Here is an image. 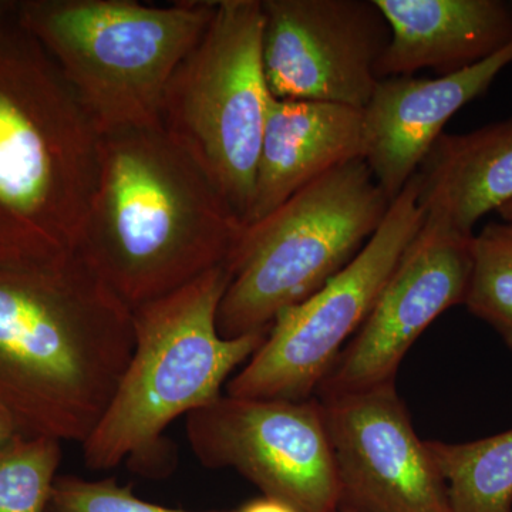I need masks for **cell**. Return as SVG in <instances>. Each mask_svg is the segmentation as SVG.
Here are the masks:
<instances>
[{"instance_id": "cell-2", "label": "cell", "mask_w": 512, "mask_h": 512, "mask_svg": "<svg viewBox=\"0 0 512 512\" xmlns=\"http://www.w3.org/2000/svg\"><path fill=\"white\" fill-rule=\"evenodd\" d=\"M133 348L131 309L79 255L0 266V406L22 436L83 444Z\"/></svg>"}, {"instance_id": "cell-17", "label": "cell", "mask_w": 512, "mask_h": 512, "mask_svg": "<svg viewBox=\"0 0 512 512\" xmlns=\"http://www.w3.org/2000/svg\"><path fill=\"white\" fill-rule=\"evenodd\" d=\"M426 444L453 512H512V429L468 443Z\"/></svg>"}, {"instance_id": "cell-14", "label": "cell", "mask_w": 512, "mask_h": 512, "mask_svg": "<svg viewBox=\"0 0 512 512\" xmlns=\"http://www.w3.org/2000/svg\"><path fill=\"white\" fill-rule=\"evenodd\" d=\"M390 29L379 80L433 70L447 76L483 62L512 42V2L375 0Z\"/></svg>"}, {"instance_id": "cell-3", "label": "cell", "mask_w": 512, "mask_h": 512, "mask_svg": "<svg viewBox=\"0 0 512 512\" xmlns=\"http://www.w3.org/2000/svg\"><path fill=\"white\" fill-rule=\"evenodd\" d=\"M100 133L59 67L0 0V266L76 254L99 174Z\"/></svg>"}, {"instance_id": "cell-18", "label": "cell", "mask_w": 512, "mask_h": 512, "mask_svg": "<svg viewBox=\"0 0 512 512\" xmlns=\"http://www.w3.org/2000/svg\"><path fill=\"white\" fill-rule=\"evenodd\" d=\"M464 305L512 350V222H490L474 234Z\"/></svg>"}, {"instance_id": "cell-4", "label": "cell", "mask_w": 512, "mask_h": 512, "mask_svg": "<svg viewBox=\"0 0 512 512\" xmlns=\"http://www.w3.org/2000/svg\"><path fill=\"white\" fill-rule=\"evenodd\" d=\"M231 274L227 265L133 309L134 348L106 412L84 441V464L111 470L124 460L141 476L170 470L164 431L222 396L239 366L261 348L268 329L222 338L217 316Z\"/></svg>"}, {"instance_id": "cell-5", "label": "cell", "mask_w": 512, "mask_h": 512, "mask_svg": "<svg viewBox=\"0 0 512 512\" xmlns=\"http://www.w3.org/2000/svg\"><path fill=\"white\" fill-rule=\"evenodd\" d=\"M217 2L19 0L23 28L52 57L101 134L161 124L164 96Z\"/></svg>"}, {"instance_id": "cell-20", "label": "cell", "mask_w": 512, "mask_h": 512, "mask_svg": "<svg viewBox=\"0 0 512 512\" xmlns=\"http://www.w3.org/2000/svg\"><path fill=\"white\" fill-rule=\"evenodd\" d=\"M47 512H232L184 511L148 503L133 493L131 485L116 478L84 480L76 476H57Z\"/></svg>"}, {"instance_id": "cell-10", "label": "cell", "mask_w": 512, "mask_h": 512, "mask_svg": "<svg viewBox=\"0 0 512 512\" xmlns=\"http://www.w3.org/2000/svg\"><path fill=\"white\" fill-rule=\"evenodd\" d=\"M262 60L275 99L363 110L390 29L375 0H261Z\"/></svg>"}, {"instance_id": "cell-9", "label": "cell", "mask_w": 512, "mask_h": 512, "mask_svg": "<svg viewBox=\"0 0 512 512\" xmlns=\"http://www.w3.org/2000/svg\"><path fill=\"white\" fill-rule=\"evenodd\" d=\"M185 431L202 466L234 468L299 512H338V474L319 399L222 394L188 414Z\"/></svg>"}, {"instance_id": "cell-19", "label": "cell", "mask_w": 512, "mask_h": 512, "mask_svg": "<svg viewBox=\"0 0 512 512\" xmlns=\"http://www.w3.org/2000/svg\"><path fill=\"white\" fill-rule=\"evenodd\" d=\"M62 461V441L16 437L0 451V512H47Z\"/></svg>"}, {"instance_id": "cell-8", "label": "cell", "mask_w": 512, "mask_h": 512, "mask_svg": "<svg viewBox=\"0 0 512 512\" xmlns=\"http://www.w3.org/2000/svg\"><path fill=\"white\" fill-rule=\"evenodd\" d=\"M424 218L414 174L352 262L311 296L276 315L261 348L229 380L228 396L311 399L369 316Z\"/></svg>"}, {"instance_id": "cell-12", "label": "cell", "mask_w": 512, "mask_h": 512, "mask_svg": "<svg viewBox=\"0 0 512 512\" xmlns=\"http://www.w3.org/2000/svg\"><path fill=\"white\" fill-rule=\"evenodd\" d=\"M339 483L353 512H453L446 481L397 393L396 382L319 397Z\"/></svg>"}, {"instance_id": "cell-13", "label": "cell", "mask_w": 512, "mask_h": 512, "mask_svg": "<svg viewBox=\"0 0 512 512\" xmlns=\"http://www.w3.org/2000/svg\"><path fill=\"white\" fill-rule=\"evenodd\" d=\"M512 64V42L447 76L379 80L363 114V160L394 201L417 173L454 114L483 96Z\"/></svg>"}, {"instance_id": "cell-23", "label": "cell", "mask_w": 512, "mask_h": 512, "mask_svg": "<svg viewBox=\"0 0 512 512\" xmlns=\"http://www.w3.org/2000/svg\"><path fill=\"white\" fill-rule=\"evenodd\" d=\"M497 214L500 215L501 221L512 222V201L510 204H507L505 207L501 208Z\"/></svg>"}, {"instance_id": "cell-15", "label": "cell", "mask_w": 512, "mask_h": 512, "mask_svg": "<svg viewBox=\"0 0 512 512\" xmlns=\"http://www.w3.org/2000/svg\"><path fill=\"white\" fill-rule=\"evenodd\" d=\"M363 160L362 110L272 97L247 224L261 220L333 168Z\"/></svg>"}, {"instance_id": "cell-21", "label": "cell", "mask_w": 512, "mask_h": 512, "mask_svg": "<svg viewBox=\"0 0 512 512\" xmlns=\"http://www.w3.org/2000/svg\"><path fill=\"white\" fill-rule=\"evenodd\" d=\"M232 512H299L292 507V505L284 503V501L276 500V498L262 497L255 498V500L248 501Z\"/></svg>"}, {"instance_id": "cell-7", "label": "cell", "mask_w": 512, "mask_h": 512, "mask_svg": "<svg viewBox=\"0 0 512 512\" xmlns=\"http://www.w3.org/2000/svg\"><path fill=\"white\" fill-rule=\"evenodd\" d=\"M261 0H220L165 92L161 126L210 175L247 224L272 94Z\"/></svg>"}, {"instance_id": "cell-16", "label": "cell", "mask_w": 512, "mask_h": 512, "mask_svg": "<svg viewBox=\"0 0 512 512\" xmlns=\"http://www.w3.org/2000/svg\"><path fill=\"white\" fill-rule=\"evenodd\" d=\"M429 220L464 235L512 201V117L467 133H443L416 173Z\"/></svg>"}, {"instance_id": "cell-24", "label": "cell", "mask_w": 512, "mask_h": 512, "mask_svg": "<svg viewBox=\"0 0 512 512\" xmlns=\"http://www.w3.org/2000/svg\"><path fill=\"white\" fill-rule=\"evenodd\" d=\"M338 512H353V511L343 510V508H339Z\"/></svg>"}, {"instance_id": "cell-11", "label": "cell", "mask_w": 512, "mask_h": 512, "mask_svg": "<svg viewBox=\"0 0 512 512\" xmlns=\"http://www.w3.org/2000/svg\"><path fill=\"white\" fill-rule=\"evenodd\" d=\"M473 237L424 218L369 316L320 384L319 397L396 382L400 363L421 333L448 309L464 305Z\"/></svg>"}, {"instance_id": "cell-22", "label": "cell", "mask_w": 512, "mask_h": 512, "mask_svg": "<svg viewBox=\"0 0 512 512\" xmlns=\"http://www.w3.org/2000/svg\"><path fill=\"white\" fill-rule=\"evenodd\" d=\"M22 436L16 427L15 421L9 416V413L0 406V451L12 443L16 437Z\"/></svg>"}, {"instance_id": "cell-6", "label": "cell", "mask_w": 512, "mask_h": 512, "mask_svg": "<svg viewBox=\"0 0 512 512\" xmlns=\"http://www.w3.org/2000/svg\"><path fill=\"white\" fill-rule=\"evenodd\" d=\"M392 201L365 160L349 161L245 225L228 261L231 281L218 309L222 338L271 328L352 262Z\"/></svg>"}, {"instance_id": "cell-1", "label": "cell", "mask_w": 512, "mask_h": 512, "mask_svg": "<svg viewBox=\"0 0 512 512\" xmlns=\"http://www.w3.org/2000/svg\"><path fill=\"white\" fill-rule=\"evenodd\" d=\"M244 229L161 124L101 134L76 254L131 311L227 265Z\"/></svg>"}]
</instances>
